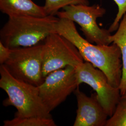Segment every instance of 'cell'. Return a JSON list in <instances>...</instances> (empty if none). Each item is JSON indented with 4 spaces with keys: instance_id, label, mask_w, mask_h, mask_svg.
<instances>
[{
    "instance_id": "6da1fadb",
    "label": "cell",
    "mask_w": 126,
    "mask_h": 126,
    "mask_svg": "<svg viewBox=\"0 0 126 126\" xmlns=\"http://www.w3.org/2000/svg\"><path fill=\"white\" fill-rule=\"evenodd\" d=\"M56 32L76 47L85 61L102 71L112 86L119 87L122 64L121 50L117 45H93L79 34L74 22L65 18L59 19Z\"/></svg>"
},
{
    "instance_id": "7a4b0ae2",
    "label": "cell",
    "mask_w": 126,
    "mask_h": 126,
    "mask_svg": "<svg viewBox=\"0 0 126 126\" xmlns=\"http://www.w3.org/2000/svg\"><path fill=\"white\" fill-rule=\"evenodd\" d=\"M59 18L55 16L45 17L31 16H9L0 31V42L10 49L31 47L39 44L56 32Z\"/></svg>"
},
{
    "instance_id": "3957f363",
    "label": "cell",
    "mask_w": 126,
    "mask_h": 126,
    "mask_svg": "<svg viewBox=\"0 0 126 126\" xmlns=\"http://www.w3.org/2000/svg\"><path fill=\"white\" fill-rule=\"evenodd\" d=\"M0 87L8 96L3 104L16 108L15 116L52 118L40 96L38 86L16 79L4 64L0 66Z\"/></svg>"
},
{
    "instance_id": "277c9868",
    "label": "cell",
    "mask_w": 126,
    "mask_h": 126,
    "mask_svg": "<svg viewBox=\"0 0 126 126\" xmlns=\"http://www.w3.org/2000/svg\"><path fill=\"white\" fill-rule=\"evenodd\" d=\"M43 44L10 49L4 65L20 81L38 86L44 81L42 72Z\"/></svg>"
},
{
    "instance_id": "5b68a950",
    "label": "cell",
    "mask_w": 126,
    "mask_h": 126,
    "mask_svg": "<svg viewBox=\"0 0 126 126\" xmlns=\"http://www.w3.org/2000/svg\"><path fill=\"white\" fill-rule=\"evenodd\" d=\"M84 60L72 43L56 32L44 41L42 48V72L45 79L50 73L67 66L76 68Z\"/></svg>"
},
{
    "instance_id": "8992f818",
    "label": "cell",
    "mask_w": 126,
    "mask_h": 126,
    "mask_svg": "<svg viewBox=\"0 0 126 126\" xmlns=\"http://www.w3.org/2000/svg\"><path fill=\"white\" fill-rule=\"evenodd\" d=\"M106 10L99 5H72L66 6L57 16L59 18H65L78 23L81 27L86 39L91 43L98 45H110L111 32L101 29L97 19L103 16Z\"/></svg>"
},
{
    "instance_id": "52a82bcc",
    "label": "cell",
    "mask_w": 126,
    "mask_h": 126,
    "mask_svg": "<svg viewBox=\"0 0 126 126\" xmlns=\"http://www.w3.org/2000/svg\"><path fill=\"white\" fill-rule=\"evenodd\" d=\"M79 86L76 68L67 66L50 73L38 88L43 102L51 112Z\"/></svg>"
},
{
    "instance_id": "ba28073f",
    "label": "cell",
    "mask_w": 126,
    "mask_h": 126,
    "mask_svg": "<svg viewBox=\"0 0 126 126\" xmlns=\"http://www.w3.org/2000/svg\"><path fill=\"white\" fill-rule=\"evenodd\" d=\"M76 73L78 85L85 83L92 88L108 116H112L121 96L119 88L112 86L106 74L89 62L77 66Z\"/></svg>"
},
{
    "instance_id": "9c48e42d",
    "label": "cell",
    "mask_w": 126,
    "mask_h": 126,
    "mask_svg": "<svg viewBox=\"0 0 126 126\" xmlns=\"http://www.w3.org/2000/svg\"><path fill=\"white\" fill-rule=\"evenodd\" d=\"M77 101V115L74 126H106L108 114L96 93L90 97L77 88L74 91Z\"/></svg>"
},
{
    "instance_id": "30bf717a",
    "label": "cell",
    "mask_w": 126,
    "mask_h": 126,
    "mask_svg": "<svg viewBox=\"0 0 126 126\" xmlns=\"http://www.w3.org/2000/svg\"><path fill=\"white\" fill-rule=\"evenodd\" d=\"M0 10L9 16H31L37 17L47 16L44 6H40L32 0H0Z\"/></svg>"
},
{
    "instance_id": "8fae6325",
    "label": "cell",
    "mask_w": 126,
    "mask_h": 126,
    "mask_svg": "<svg viewBox=\"0 0 126 126\" xmlns=\"http://www.w3.org/2000/svg\"><path fill=\"white\" fill-rule=\"evenodd\" d=\"M110 40L119 47L122 55V76L119 89L121 95L126 92V13L122 18L118 29L114 34L111 35Z\"/></svg>"
},
{
    "instance_id": "7c38bea8",
    "label": "cell",
    "mask_w": 126,
    "mask_h": 126,
    "mask_svg": "<svg viewBox=\"0 0 126 126\" xmlns=\"http://www.w3.org/2000/svg\"><path fill=\"white\" fill-rule=\"evenodd\" d=\"M4 126H56L52 118L15 116L10 120H5Z\"/></svg>"
},
{
    "instance_id": "4fadbf2b",
    "label": "cell",
    "mask_w": 126,
    "mask_h": 126,
    "mask_svg": "<svg viewBox=\"0 0 126 126\" xmlns=\"http://www.w3.org/2000/svg\"><path fill=\"white\" fill-rule=\"evenodd\" d=\"M106 126H126V92L121 97L112 116Z\"/></svg>"
},
{
    "instance_id": "5bb4252c",
    "label": "cell",
    "mask_w": 126,
    "mask_h": 126,
    "mask_svg": "<svg viewBox=\"0 0 126 126\" xmlns=\"http://www.w3.org/2000/svg\"><path fill=\"white\" fill-rule=\"evenodd\" d=\"M76 4L89 5V2L88 0H45L44 7L47 15L55 16L64 7Z\"/></svg>"
},
{
    "instance_id": "9a60e30c",
    "label": "cell",
    "mask_w": 126,
    "mask_h": 126,
    "mask_svg": "<svg viewBox=\"0 0 126 126\" xmlns=\"http://www.w3.org/2000/svg\"><path fill=\"white\" fill-rule=\"evenodd\" d=\"M113 1L118 6V11L113 23L108 29L111 33L117 31L122 18L126 13V0H113Z\"/></svg>"
},
{
    "instance_id": "2e32d148",
    "label": "cell",
    "mask_w": 126,
    "mask_h": 126,
    "mask_svg": "<svg viewBox=\"0 0 126 126\" xmlns=\"http://www.w3.org/2000/svg\"><path fill=\"white\" fill-rule=\"evenodd\" d=\"M10 53V49L6 47L0 42V64H3L8 59Z\"/></svg>"
}]
</instances>
